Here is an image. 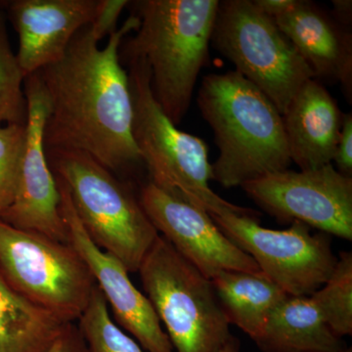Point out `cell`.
Segmentation results:
<instances>
[{
	"label": "cell",
	"mask_w": 352,
	"mask_h": 352,
	"mask_svg": "<svg viewBox=\"0 0 352 352\" xmlns=\"http://www.w3.org/2000/svg\"><path fill=\"white\" fill-rule=\"evenodd\" d=\"M43 352H89L80 329L75 323H69L61 335Z\"/></svg>",
	"instance_id": "cell-26"
},
{
	"label": "cell",
	"mask_w": 352,
	"mask_h": 352,
	"mask_svg": "<svg viewBox=\"0 0 352 352\" xmlns=\"http://www.w3.org/2000/svg\"><path fill=\"white\" fill-rule=\"evenodd\" d=\"M220 352H240L239 340L232 336Z\"/></svg>",
	"instance_id": "cell-29"
},
{
	"label": "cell",
	"mask_w": 352,
	"mask_h": 352,
	"mask_svg": "<svg viewBox=\"0 0 352 352\" xmlns=\"http://www.w3.org/2000/svg\"><path fill=\"white\" fill-rule=\"evenodd\" d=\"M219 0L133 2L140 24L124 45L126 58H142L153 94L164 113L179 124L188 112L198 76L210 59Z\"/></svg>",
	"instance_id": "cell-3"
},
{
	"label": "cell",
	"mask_w": 352,
	"mask_h": 352,
	"mask_svg": "<svg viewBox=\"0 0 352 352\" xmlns=\"http://www.w3.org/2000/svg\"><path fill=\"white\" fill-rule=\"evenodd\" d=\"M139 201L160 235L208 279L222 270L261 271L256 261L220 230L206 210L151 182L143 186Z\"/></svg>",
	"instance_id": "cell-12"
},
{
	"label": "cell",
	"mask_w": 352,
	"mask_h": 352,
	"mask_svg": "<svg viewBox=\"0 0 352 352\" xmlns=\"http://www.w3.org/2000/svg\"><path fill=\"white\" fill-rule=\"evenodd\" d=\"M254 2L264 13L275 18L291 8L295 0H254Z\"/></svg>",
	"instance_id": "cell-27"
},
{
	"label": "cell",
	"mask_w": 352,
	"mask_h": 352,
	"mask_svg": "<svg viewBox=\"0 0 352 352\" xmlns=\"http://www.w3.org/2000/svg\"><path fill=\"white\" fill-rule=\"evenodd\" d=\"M129 3L126 0H99L96 17L89 25L90 31L98 41L117 31L120 13Z\"/></svg>",
	"instance_id": "cell-24"
},
{
	"label": "cell",
	"mask_w": 352,
	"mask_h": 352,
	"mask_svg": "<svg viewBox=\"0 0 352 352\" xmlns=\"http://www.w3.org/2000/svg\"><path fill=\"white\" fill-rule=\"evenodd\" d=\"M259 208L279 221H298L322 233L352 240V177L332 164L286 170L243 185Z\"/></svg>",
	"instance_id": "cell-10"
},
{
	"label": "cell",
	"mask_w": 352,
	"mask_h": 352,
	"mask_svg": "<svg viewBox=\"0 0 352 352\" xmlns=\"http://www.w3.org/2000/svg\"><path fill=\"white\" fill-rule=\"evenodd\" d=\"M51 170L69 190L90 239L138 272L159 232L140 201L112 171L87 153L46 150Z\"/></svg>",
	"instance_id": "cell-5"
},
{
	"label": "cell",
	"mask_w": 352,
	"mask_h": 352,
	"mask_svg": "<svg viewBox=\"0 0 352 352\" xmlns=\"http://www.w3.org/2000/svg\"><path fill=\"white\" fill-rule=\"evenodd\" d=\"M139 24L133 14L102 50L87 25L59 61L36 72L51 104L46 150L87 153L111 171L143 163L132 136L129 74L120 59L122 41Z\"/></svg>",
	"instance_id": "cell-1"
},
{
	"label": "cell",
	"mask_w": 352,
	"mask_h": 352,
	"mask_svg": "<svg viewBox=\"0 0 352 352\" xmlns=\"http://www.w3.org/2000/svg\"><path fill=\"white\" fill-rule=\"evenodd\" d=\"M25 78L9 41L6 14L0 9V124L6 122L25 126L28 104L23 88Z\"/></svg>",
	"instance_id": "cell-22"
},
{
	"label": "cell",
	"mask_w": 352,
	"mask_h": 352,
	"mask_svg": "<svg viewBox=\"0 0 352 352\" xmlns=\"http://www.w3.org/2000/svg\"><path fill=\"white\" fill-rule=\"evenodd\" d=\"M273 19L315 78L340 82L351 101L352 36L346 28L305 0H295L291 8Z\"/></svg>",
	"instance_id": "cell-15"
},
{
	"label": "cell",
	"mask_w": 352,
	"mask_h": 352,
	"mask_svg": "<svg viewBox=\"0 0 352 352\" xmlns=\"http://www.w3.org/2000/svg\"><path fill=\"white\" fill-rule=\"evenodd\" d=\"M0 268L21 295L67 324L78 321L96 286L73 245L2 220Z\"/></svg>",
	"instance_id": "cell-8"
},
{
	"label": "cell",
	"mask_w": 352,
	"mask_h": 352,
	"mask_svg": "<svg viewBox=\"0 0 352 352\" xmlns=\"http://www.w3.org/2000/svg\"><path fill=\"white\" fill-rule=\"evenodd\" d=\"M323 320L339 337L352 333V254L342 252L325 284L310 296Z\"/></svg>",
	"instance_id": "cell-20"
},
{
	"label": "cell",
	"mask_w": 352,
	"mask_h": 352,
	"mask_svg": "<svg viewBox=\"0 0 352 352\" xmlns=\"http://www.w3.org/2000/svg\"><path fill=\"white\" fill-rule=\"evenodd\" d=\"M333 161L337 164L338 171L346 176L352 175L351 113H344L342 117V129Z\"/></svg>",
	"instance_id": "cell-25"
},
{
	"label": "cell",
	"mask_w": 352,
	"mask_h": 352,
	"mask_svg": "<svg viewBox=\"0 0 352 352\" xmlns=\"http://www.w3.org/2000/svg\"><path fill=\"white\" fill-rule=\"evenodd\" d=\"M28 104L24 155L19 184L12 205L0 220L23 230L34 231L69 244L68 226L61 210V195L44 145L51 104L38 73L25 78Z\"/></svg>",
	"instance_id": "cell-11"
},
{
	"label": "cell",
	"mask_w": 352,
	"mask_h": 352,
	"mask_svg": "<svg viewBox=\"0 0 352 352\" xmlns=\"http://www.w3.org/2000/svg\"><path fill=\"white\" fill-rule=\"evenodd\" d=\"M210 217L287 295L311 296L327 282L337 264L330 235L311 234L310 227L302 222L294 221L288 229L275 230L261 226L251 215Z\"/></svg>",
	"instance_id": "cell-9"
},
{
	"label": "cell",
	"mask_w": 352,
	"mask_h": 352,
	"mask_svg": "<svg viewBox=\"0 0 352 352\" xmlns=\"http://www.w3.org/2000/svg\"><path fill=\"white\" fill-rule=\"evenodd\" d=\"M210 43L283 115L314 72L254 0L219 1Z\"/></svg>",
	"instance_id": "cell-7"
},
{
	"label": "cell",
	"mask_w": 352,
	"mask_h": 352,
	"mask_svg": "<svg viewBox=\"0 0 352 352\" xmlns=\"http://www.w3.org/2000/svg\"><path fill=\"white\" fill-rule=\"evenodd\" d=\"M78 327L89 352H148L113 323L108 303L97 285L78 319Z\"/></svg>",
	"instance_id": "cell-21"
},
{
	"label": "cell",
	"mask_w": 352,
	"mask_h": 352,
	"mask_svg": "<svg viewBox=\"0 0 352 352\" xmlns=\"http://www.w3.org/2000/svg\"><path fill=\"white\" fill-rule=\"evenodd\" d=\"M210 280L229 324L252 340L261 335L271 312L289 296L261 271L222 270Z\"/></svg>",
	"instance_id": "cell-18"
},
{
	"label": "cell",
	"mask_w": 352,
	"mask_h": 352,
	"mask_svg": "<svg viewBox=\"0 0 352 352\" xmlns=\"http://www.w3.org/2000/svg\"><path fill=\"white\" fill-rule=\"evenodd\" d=\"M342 117L322 83L315 78L305 82L282 115L292 163L300 170L332 164Z\"/></svg>",
	"instance_id": "cell-16"
},
{
	"label": "cell",
	"mask_w": 352,
	"mask_h": 352,
	"mask_svg": "<svg viewBox=\"0 0 352 352\" xmlns=\"http://www.w3.org/2000/svg\"><path fill=\"white\" fill-rule=\"evenodd\" d=\"M254 342L263 352L346 351L342 338L323 320L310 296H287Z\"/></svg>",
	"instance_id": "cell-17"
},
{
	"label": "cell",
	"mask_w": 352,
	"mask_h": 352,
	"mask_svg": "<svg viewBox=\"0 0 352 352\" xmlns=\"http://www.w3.org/2000/svg\"><path fill=\"white\" fill-rule=\"evenodd\" d=\"M333 19L342 27H349L352 19L351 0H333Z\"/></svg>",
	"instance_id": "cell-28"
},
{
	"label": "cell",
	"mask_w": 352,
	"mask_h": 352,
	"mask_svg": "<svg viewBox=\"0 0 352 352\" xmlns=\"http://www.w3.org/2000/svg\"><path fill=\"white\" fill-rule=\"evenodd\" d=\"M138 272L176 352L221 351L232 335L212 280L161 235Z\"/></svg>",
	"instance_id": "cell-6"
},
{
	"label": "cell",
	"mask_w": 352,
	"mask_h": 352,
	"mask_svg": "<svg viewBox=\"0 0 352 352\" xmlns=\"http://www.w3.org/2000/svg\"><path fill=\"white\" fill-rule=\"evenodd\" d=\"M197 103L219 150L212 180L233 188L289 170L292 161L281 113L238 72L204 76Z\"/></svg>",
	"instance_id": "cell-2"
},
{
	"label": "cell",
	"mask_w": 352,
	"mask_h": 352,
	"mask_svg": "<svg viewBox=\"0 0 352 352\" xmlns=\"http://www.w3.org/2000/svg\"><path fill=\"white\" fill-rule=\"evenodd\" d=\"M99 0L0 1L19 36L16 57L25 78L64 56L74 36L96 17Z\"/></svg>",
	"instance_id": "cell-14"
},
{
	"label": "cell",
	"mask_w": 352,
	"mask_h": 352,
	"mask_svg": "<svg viewBox=\"0 0 352 352\" xmlns=\"http://www.w3.org/2000/svg\"><path fill=\"white\" fill-rule=\"evenodd\" d=\"M67 323L21 295L0 268V352H43Z\"/></svg>",
	"instance_id": "cell-19"
},
{
	"label": "cell",
	"mask_w": 352,
	"mask_h": 352,
	"mask_svg": "<svg viewBox=\"0 0 352 352\" xmlns=\"http://www.w3.org/2000/svg\"><path fill=\"white\" fill-rule=\"evenodd\" d=\"M25 126H0V217L12 205L19 184Z\"/></svg>",
	"instance_id": "cell-23"
},
{
	"label": "cell",
	"mask_w": 352,
	"mask_h": 352,
	"mask_svg": "<svg viewBox=\"0 0 352 352\" xmlns=\"http://www.w3.org/2000/svg\"><path fill=\"white\" fill-rule=\"evenodd\" d=\"M126 59L133 106L132 136L153 184L212 215L256 217L254 210L234 205L210 188L212 164L207 144L178 129L166 117L153 94L145 60Z\"/></svg>",
	"instance_id": "cell-4"
},
{
	"label": "cell",
	"mask_w": 352,
	"mask_h": 352,
	"mask_svg": "<svg viewBox=\"0 0 352 352\" xmlns=\"http://www.w3.org/2000/svg\"><path fill=\"white\" fill-rule=\"evenodd\" d=\"M55 178L69 244L87 263L106 302L112 307L117 323L131 333L146 351L175 352L147 296L132 283L124 263L90 239L76 214L68 188L61 179Z\"/></svg>",
	"instance_id": "cell-13"
}]
</instances>
